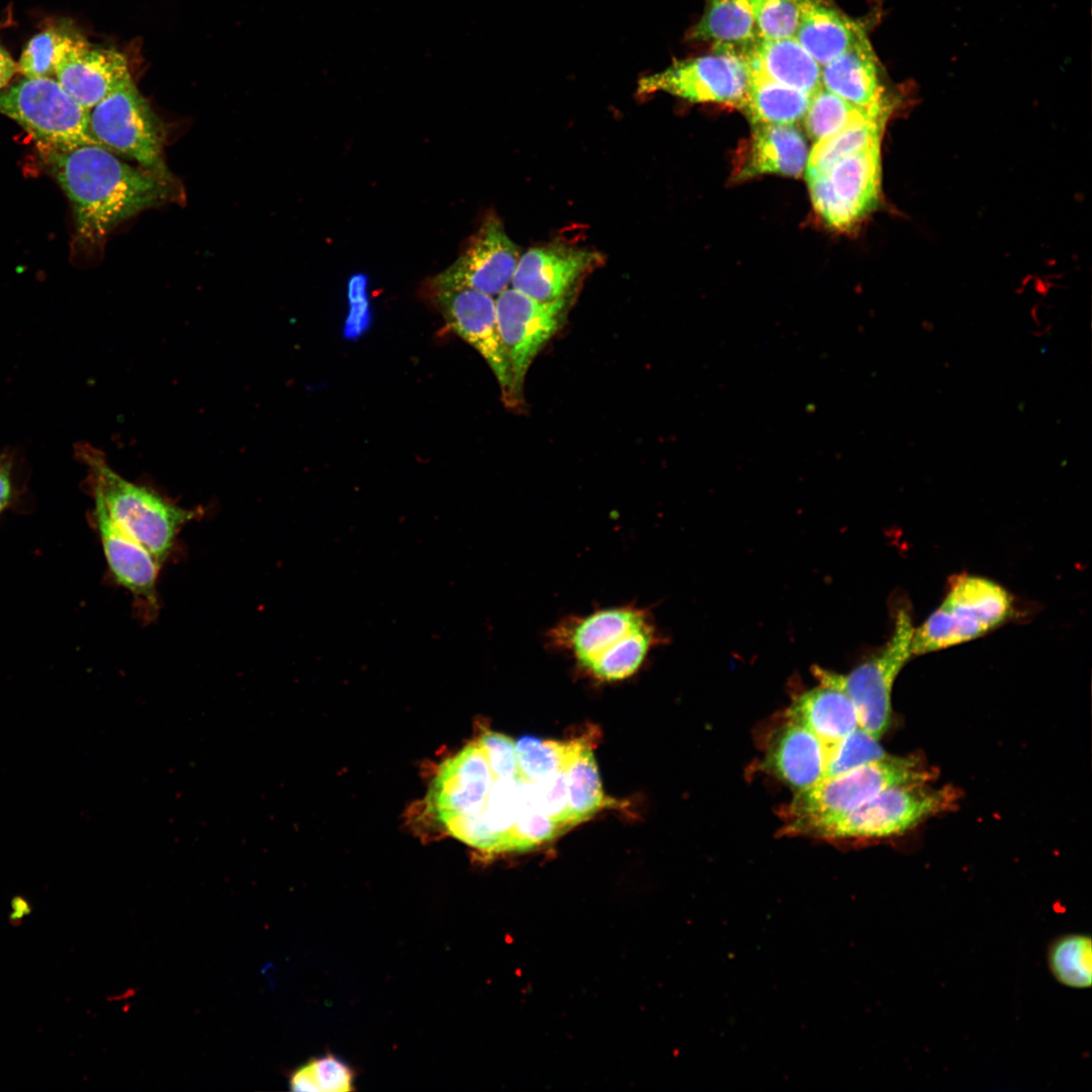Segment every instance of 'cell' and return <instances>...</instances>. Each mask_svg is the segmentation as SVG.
Segmentation results:
<instances>
[{
	"mask_svg": "<svg viewBox=\"0 0 1092 1092\" xmlns=\"http://www.w3.org/2000/svg\"><path fill=\"white\" fill-rule=\"evenodd\" d=\"M44 156L72 204L77 235L88 245L173 195L172 181L126 164L99 145Z\"/></svg>",
	"mask_w": 1092,
	"mask_h": 1092,
	"instance_id": "6da1fadb",
	"label": "cell"
},
{
	"mask_svg": "<svg viewBox=\"0 0 1092 1092\" xmlns=\"http://www.w3.org/2000/svg\"><path fill=\"white\" fill-rule=\"evenodd\" d=\"M664 640L653 613L632 603L567 615L545 634L547 647L603 681L634 675Z\"/></svg>",
	"mask_w": 1092,
	"mask_h": 1092,
	"instance_id": "7a4b0ae2",
	"label": "cell"
},
{
	"mask_svg": "<svg viewBox=\"0 0 1092 1092\" xmlns=\"http://www.w3.org/2000/svg\"><path fill=\"white\" fill-rule=\"evenodd\" d=\"M86 465L92 493L98 495L112 520L145 546L162 566L177 535L198 517L197 511L177 506L159 492L128 481L114 471L100 450L88 444L77 447Z\"/></svg>",
	"mask_w": 1092,
	"mask_h": 1092,
	"instance_id": "3957f363",
	"label": "cell"
},
{
	"mask_svg": "<svg viewBox=\"0 0 1092 1092\" xmlns=\"http://www.w3.org/2000/svg\"><path fill=\"white\" fill-rule=\"evenodd\" d=\"M951 788L930 789L924 783L891 787L842 815L785 826V833L825 839L880 838L902 833L923 819L950 808Z\"/></svg>",
	"mask_w": 1092,
	"mask_h": 1092,
	"instance_id": "277c9868",
	"label": "cell"
},
{
	"mask_svg": "<svg viewBox=\"0 0 1092 1092\" xmlns=\"http://www.w3.org/2000/svg\"><path fill=\"white\" fill-rule=\"evenodd\" d=\"M1012 613L1013 599L999 583L977 575H954L939 607L914 628L912 655L981 637L1008 621Z\"/></svg>",
	"mask_w": 1092,
	"mask_h": 1092,
	"instance_id": "5b68a950",
	"label": "cell"
},
{
	"mask_svg": "<svg viewBox=\"0 0 1092 1092\" xmlns=\"http://www.w3.org/2000/svg\"><path fill=\"white\" fill-rule=\"evenodd\" d=\"M914 626L906 606H898L886 643L849 673L840 674L816 666V678L844 691L852 701L858 725L877 740L891 722V694L899 672L912 656Z\"/></svg>",
	"mask_w": 1092,
	"mask_h": 1092,
	"instance_id": "8992f818",
	"label": "cell"
},
{
	"mask_svg": "<svg viewBox=\"0 0 1092 1092\" xmlns=\"http://www.w3.org/2000/svg\"><path fill=\"white\" fill-rule=\"evenodd\" d=\"M0 113L20 124L42 154L98 145L88 128L89 110L55 78H25L0 90Z\"/></svg>",
	"mask_w": 1092,
	"mask_h": 1092,
	"instance_id": "52a82bcc",
	"label": "cell"
},
{
	"mask_svg": "<svg viewBox=\"0 0 1092 1092\" xmlns=\"http://www.w3.org/2000/svg\"><path fill=\"white\" fill-rule=\"evenodd\" d=\"M930 771L914 757L869 762L797 792L785 809L786 825L819 821L847 813L891 787L925 783Z\"/></svg>",
	"mask_w": 1092,
	"mask_h": 1092,
	"instance_id": "ba28073f",
	"label": "cell"
},
{
	"mask_svg": "<svg viewBox=\"0 0 1092 1092\" xmlns=\"http://www.w3.org/2000/svg\"><path fill=\"white\" fill-rule=\"evenodd\" d=\"M88 128L99 146L131 158L143 169L172 181L163 158V123L132 78L89 110Z\"/></svg>",
	"mask_w": 1092,
	"mask_h": 1092,
	"instance_id": "9c48e42d",
	"label": "cell"
},
{
	"mask_svg": "<svg viewBox=\"0 0 1092 1092\" xmlns=\"http://www.w3.org/2000/svg\"><path fill=\"white\" fill-rule=\"evenodd\" d=\"M749 70L733 49L679 60L638 81V93L664 92L698 103H718L743 110L749 88Z\"/></svg>",
	"mask_w": 1092,
	"mask_h": 1092,
	"instance_id": "30bf717a",
	"label": "cell"
},
{
	"mask_svg": "<svg viewBox=\"0 0 1092 1092\" xmlns=\"http://www.w3.org/2000/svg\"><path fill=\"white\" fill-rule=\"evenodd\" d=\"M566 299L543 302L507 288L495 298L499 335L512 372V396L522 390L534 358L557 332Z\"/></svg>",
	"mask_w": 1092,
	"mask_h": 1092,
	"instance_id": "8fae6325",
	"label": "cell"
},
{
	"mask_svg": "<svg viewBox=\"0 0 1092 1092\" xmlns=\"http://www.w3.org/2000/svg\"><path fill=\"white\" fill-rule=\"evenodd\" d=\"M520 253L500 220L484 219L458 259L432 282L435 291L467 288L491 296L512 283Z\"/></svg>",
	"mask_w": 1092,
	"mask_h": 1092,
	"instance_id": "7c38bea8",
	"label": "cell"
},
{
	"mask_svg": "<svg viewBox=\"0 0 1092 1092\" xmlns=\"http://www.w3.org/2000/svg\"><path fill=\"white\" fill-rule=\"evenodd\" d=\"M446 324L473 347L512 395V372L496 320L493 296L467 288L435 291Z\"/></svg>",
	"mask_w": 1092,
	"mask_h": 1092,
	"instance_id": "4fadbf2b",
	"label": "cell"
},
{
	"mask_svg": "<svg viewBox=\"0 0 1092 1092\" xmlns=\"http://www.w3.org/2000/svg\"><path fill=\"white\" fill-rule=\"evenodd\" d=\"M129 78L128 63L121 53L92 47L74 31L63 44L55 68V79L87 110Z\"/></svg>",
	"mask_w": 1092,
	"mask_h": 1092,
	"instance_id": "5bb4252c",
	"label": "cell"
},
{
	"mask_svg": "<svg viewBox=\"0 0 1092 1092\" xmlns=\"http://www.w3.org/2000/svg\"><path fill=\"white\" fill-rule=\"evenodd\" d=\"M599 254L560 245L532 248L520 256L513 288L543 302L566 299Z\"/></svg>",
	"mask_w": 1092,
	"mask_h": 1092,
	"instance_id": "9a60e30c",
	"label": "cell"
},
{
	"mask_svg": "<svg viewBox=\"0 0 1092 1092\" xmlns=\"http://www.w3.org/2000/svg\"><path fill=\"white\" fill-rule=\"evenodd\" d=\"M93 518L114 580L149 607L157 608L160 563L112 520L98 495L93 494Z\"/></svg>",
	"mask_w": 1092,
	"mask_h": 1092,
	"instance_id": "2e32d148",
	"label": "cell"
},
{
	"mask_svg": "<svg viewBox=\"0 0 1092 1092\" xmlns=\"http://www.w3.org/2000/svg\"><path fill=\"white\" fill-rule=\"evenodd\" d=\"M826 764L825 745L808 729L789 720L772 737L763 761L764 768L797 792L822 781Z\"/></svg>",
	"mask_w": 1092,
	"mask_h": 1092,
	"instance_id": "e0dca14e",
	"label": "cell"
},
{
	"mask_svg": "<svg viewBox=\"0 0 1092 1092\" xmlns=\"http://www.w3.org/2000/svg\"><path fill=\"white\" fill-rule=\"evenodd\" d=\"M822 87L863 109H884L879 63L867 36L862 35L846 52L821 67Z\"/></svg>",
	"mask_w": 1092,
	"mask_h": 1092,
	"instance_id": "ac0fdd59",
	"label": "cell"
},
{
	"mask_svg": "<svg viewBox=\"0 0 1092 1092\" xmlns=\"http://www.w3.org/2000/svg\"><path fill=\"white\" fill-rule=\"evenodd\" d=\"M749 73L813 95L822 88L821 66L795 36L758 37L739 52Z\"/></svg>",
	"mask_w": 1092,
	"mask_h": 1092,
	"instance_id": "d6986e66",
	"label": "cell"
},
{
	"mask_svg": "<svg viewBox=\"0 0 1092 1092\" xmlns=\"http://www.w3.org/2000/svg\"><path fill=\"white\" fill-rule=\"evenodd\" d=\"M736 177L763 174L799 177L809 156L806 140L795 124L755 123Z\"/></svg>",
	"mask_w": 1092,
	"mask_h": 1092,
	"instance_id": "ffe728a7",
	"label": "cell"
},
{
	"mask_svg": "<svg viewBox=\"0 0 1092 1092\" xmlns=\"http://www.w3.org/2000/svg\"><path fill=\"white\" fill-rule=\"evenodd\" d=\"M786 717L812 732L826 748L859 727L855 707L847 694L821 681L818 687L797 696Z\"/></svg>",
	"mask_w": 1092,
	"mask_h": 1092,
	"instance_id": "44dd1931",
	"label": "cell"
},
{
	"mask_svg": "<svg viewBox=\"0 0 1092 1092\" xmlns=\"http://www.w3.org/2000/svg\"><path fill=\"white\" fill-rule=\"evenodd\" d=\"M866 32L827 0H800L795 38L822 67L846 52Z\"/></svg>",
	"mask_w": 1092,
	"mask_h": 1092,
	"instance_id": "7402d4cb",
	"label": "cell"
},
{
	"mask_svg": "<svg viewBox=\"0 0 1092 1092\" xmlns=\"http://www.w3.org/2000/svg\"><path fill=\"white\" fill-rule=\"evenodd\" d=\"M824 173L833 195L856 226L879 200L880 144L840 159Z\"/></svg>",
	"mask_w": 1092,
	"mask_h": 1092,
	"instance_id": "603a6c76",
	"label": "cell"
},
{
	"mask_svg": "<svg viewBox=\"0 0 1092 1092\" xmlns=\"http://www.w3.org/2000/svg\"><path fill=\"white\" fill-rule=\"evenodd\" d=\"M759 37L748 0H706L705 9L689 38L713 43L714 49L740 52Z\"/></svg>",
	"mask_w": 1092,
	"mask_h": 1092,
	"instance_id": "cb8c5ba5",
	"label": "cell"
},
{
	"mask_svg": "<svg viewBox=\"0 0 1092 1092\" xmlns=\"http://www.w3.org/2000/svg\"><path fill=\"white\" fill-rule=\"evenodd\" d=\"M564 775L568 812L574 825L589 819L602 808L615 805L604 794L593 749L582 738L574 740Z\"/></svg>",
	"mask_w": 1092,
	"mask_h": 1092,
	"instance_id": "d4e9b609",
	"label": "cell"
},
{
	"mask_svg": "<svg viewBox=\"0 0 1092 1092\" xmlns=\"http://www.w3.org/2000/svg\"><path fill=\"white\" fill-rule=\"evenodd\" d=\"M744 113L755 123L795 124L804 118L811 96L798 89L749 73Z\"/></svg>",
	"mask_w": 1092,
	"mask_h": 1092,
	"instance_id": "484cf974",
	"label": "cell"
},
{
	"mask_svg": "<svg viewBox=\"0 0 1092 1092\" xmlns=\"http://www.w3.org/2000/svg\"><path fill=\"white\" fill-rule=\"evenodd\" d=\"M889 113L867 115L838 132L816 142L808 156L806 175L825 172L840 159L880 144Z\"/></svg>",
	"mask_w": 1092,
	"mask_h": 1092,
	"instance_id": "4316f807",
	"label": "cell"
},
{
	"mask_svg": "<svg viewBox=\"0 0 1092 1092\" xmlns=\"http://www.w3.org/2000/svg\"><path fill=\"white\" fill-rule=\"evenodd\" d=\"M1053 977L1063 986L1087 989L1092 984V942L1085 933H1066L1053 939L1046 950Z\"/></svg>",
	"mask_w": 1092,
	"mask_h": 1092,
	"instance_id": "83f0119b",
	"label": "cell"
},
{
	"mask_svg": "<svg viewBox=\"0 0 1092 1092\" xmlns=\"http://www.w3.org/2000/svg\"><path fill=\"white\" fill-rule=\"evenodd\" d=\"M882 112L890 111L889 108L871 110L856 107L822 87L811 96L803 120L809 136L818 142L838 132L857 119Z\"/></svg>",
	"mask_w": 1092,
	"mask_h": 1092,
	"instance_id": "f1b7e54d",
	"label": "cell"
},
{
	"mask_svg": "<svg viewBox=\"0 0 1092 1092\" xmlns=\"http://www.w3.org/2000/svg\"><path fill=\"white\" fill-rule=\"evenodd\" d=\"M574 740L559 742L523 736L515 742L518 778L538 782L565 769Z\"/></svg>",
	"mask_w": 1092,
	"mask_h": 1092,
	"instance_id": "f546056e",
	"label": "cell"
},
{
	"mask_svg": "<svg viewBox=\"0 0 1092 1092\" xmlns=\"http://www.w3.org/2000/svg\"><path fill=\"white\" fill-rule=\"evenodd\" d=\"M565 831L561 825L541 813L532 804L524 789V781L519 778L518 809L508 839L507 851L533 849Z\"/></svg>",
	"mask_w": 1092,
	"mask_h": 1092,
	"instance_id": "4dcf8cb0",
	"label": "cell"
},
{
	"mask_svg": "<svg viewBox=\"0 0 1092 1092\" xmlns=\"http://www.w3.org/2000/svg\"><path fill=\"white\" fill-rule=\"evenodd\" d=\"M70 33L54 26L36 33L22 51L17 72L25 78H55L57 60Z\"/></svg>",
	"mask_w": 1092,
	"mask_h": 1092,
	"instance_id": "1f68e13d",
	"label": "cell"
},
{
	"mask_svg": "<svg viewBox=\"0 0 1092 1092\" xmlns=\"http://www.w3.org/2000/svg\"><path fill=\"white\" fill-rule=\"evenodd\" d=\"M826 750L825 778L843 774L888 756L879 744V740L860 727Z\"/></svg>",
	"mask_w": 1092,
	"mask_h": 1092,
	"instance_id": "d6a6232c",
	"label": "cell"
},
{
	"mask_svg": "<svg viewBox=\"0 0 1092 1092\" xmlns=\"http://www.w3.org/2000/svg\"><path fill=\"white\" fill-rule=\"evenodd\" d=\"M760 37L794 36L800 18V0H748Z\"/></svg>",
	"mask_w": 1092,
	"mask_h": 1092,
	"instance_id": "836d02e7",
	"label": "cell"
},
{
	"mask_svg": "<svg viewBox=\"0 0 1092 1092\" xmlns=\"http://www.w3.org/2000/svg\"><path fill=\"white\" fill-rule=\"evenodd\" d=\"M524 789L532 804L541 813L561 825L566 831L575 826L568 812L564 770L538 782L524 781Z\"/></svg>",
	"mask_w": 1092,
	"mask_h": 1092,
	"instance_id": "e575fe53",
	"label": "cell"
},
{
	"mask_svg": "<svg viewBox=\"0 0 1092 1092\" xmlns=\"http://www.w3.org/2000/svg\"><path fill=\"white\" fill-rule=\"evenodd\" d=\"M315 1092H347L355 1090V1073L345 1062L332 1054L305 1064Z\"/></svg>",
	"mask_w": 1092,
	"mask_h": 1092,
	"instance_id": "d590c367",
	"label": "cell"
},
{
	"mask_svg": "<svg viewBox=\"0 0 1092 1092\" xmlns=\"http://www.w3.org/2000/svg\"><path fill=\"white\" fill-rule=\"evenodd\" d=\"M477 740L495 777L503 779L518 778L517 756L513 739L497 732L486 731Z\"/></svg>",
	"mask_w": 1092,
	"mask_h": 1092,
	"instance_id": "8d00e7d4",
	"label": "cell"
},
{
	"mask_svg": "<svg viewBox=\"0 0 1092 1092\" xmlns=\"http://www.w3.org/2000/svg\"><path fill=\"white\" fill-rule=\"evenodd\" d=\"M16 72V63L9 53L0 47V90L8 85Z\"/></svg>",
	"mask_w": 1092,
	"mask_h": 1092,
	"instance_id": "74e56055",
	"label": "cell"
},
{
	"mask_svg": "<svg viewBox=\"0 0 1092 1092\" xmlns=\"http://www.w3.org/2000/svg\"><path fill=\"white\" fill-rule=\"evenodd\" d=\"M12 495V483L9 471L0 474V514L7 508Z\"/></svg>",
	"mask_w": 1092,
	"mask_h": 1092,
	"instance_id": "f35d334b",
	"label": "cell"
},
{
	"mask_svg": "<svg viewBox=\"0 0 1092 1092\" xmlns=\"http://www.w3.org/2000/svg\"><path fill=\"white\" fill-rule=\"evenodd\" d=\"M26 908H27V905L25 904V901H23L22 899H16L15 904L13 905V913L12 914L15 916L16 919H18V918L22 917L25 914V909Z\"/></svg>",
	"mask_w": 1092,
	"mask_h": 1092,
	"instance_id": "ab89813d",
	"label": "cell"
},
{
	"mask_svg": "<svg viewBox=\"0 0 1092 1092\" xmlns=\"http://www.w3.org/2000/svg\"><path fill=\"white\" fill-rule=\"evenodd\" d=\"M6 470H8V467L0 460V474Z\"/></svg>",
	"mask_w": 1092,
	"mask_h": 1092,
	"instance_id": "60d3db41",
	"label": "cell"
}]
</instances>
